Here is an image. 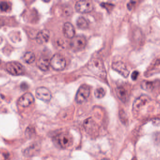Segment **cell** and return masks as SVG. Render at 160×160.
I'll use <instances>...</instances> for the list:
<instances>
[{
	"instance_id": "14",
	"label": "cell",
	"mask_w": 160,
	"mask_h": 160,
	"mask_svg": "<svg viewBox=\"0 0 160 160\" xmlns=\"http://www.w3.org/2000/svg\"><path fill=\"white\" fill-rule=\"evenodd\" d=\"M50 33L47 29L41 30L37 35L36 41L38 44H43L47 43L49 39Z\"/></svg>"
},
{
	"instance_id": "10",
	"label": "cell",
	"mask_w": 160,
	"mask_h": 160,
	"mask_svg": "<svg viewBox=\"0 0 160 160\" xmlns=\"http://www.w3.org/2000/svg\"><path fill=\"white\" fill-rule=\"evenodd\" d=\"M36 96L37 98L45 102H49L52 98V94L50 91L44 87H40L36 90Z\"/></svg>"
},
{
	"instance_id": "16",
	"label": "cell",
	"mask_w": 160,
	"mask_h": 160,
	"mask_svg": "<svg viewBox=\"0 0 160 160\" xmlns=\"http://www.w3.org/2000/svg\"><path fill=\"white\" fill-rule=\"evenodd\" d=\"M38 68L42 71H47L49 69L50 66V61L48 58L41 57L38 59L37 63Z\"/></svg>"
},
{
	"instance_id": "15",
	"label": "cell",
	"mask_w": 160,
	"mask_h": 160,
	"mask_svg": "<svg viewBox=\"0 0 160 160\" xmlns=\"http://www.w3.org/2000/svg\"><path fill=\"white\" fill-rule=\"evenodd\" d=\"M63 30L65 36L67 38L72 39L75 37V28L70 23H66L64 24Z\"/></svg>"
},
{
	"instance_id": "18",
	"label": "cell",
	"mask_w": 160,
	"mask_h": 160,
	"mask_svg": "<svg viewBox=\"0 0 160 160\" xmlns=\"http://www.w3.org/2000/svg\"><path fill=\"white\" fill-rule=\"evenodd\" d=\"M35 55L32 52H28L24 54L23 60L27 64H31L33 63L35 60Z\"/></svg>"
},
{
	"instance_id": "17",
	"label": "cell",
	"mask_w": 160,
	"mask_h": 160,
	"mask_svg": "<svg viewBox=\"0 0 160 160\" xmlns=\"http://www.w3.org/2000/svg\"><path fill=\"white\" fill-rule=\"evenodd\" d=\"M116 93L117 96L119 99L123 102H126L128 100V94L127 90L122 87H118L116 89Z\"/></svg>"
},
{
	"instance_id": "19",
	"label": "cell",
	"mask_w": 160,
	"mask_h": 160,
	"mask_svg": "<svg viewBox=\"0 0 160 160\" xmlns=\"http://www.w3.org/2000/svg\"><path fill=\"white\" fill-rule=\"evenodd\" d=\"M77 25L79 28L82 29H86L88 26V22L85 18L83 17H79L77 20Z\"/></svg>"
},
{
	"instance_id": "7",
	"label": "cell",
	"mask_w": 160,
	"mask_h": 160,
	"mask_svg": "<svg viewBox=\"0 0 160 160\" xmlns=\"http://www.w3.org/2000/svg\"><path fill=\"white\" fill-rule=\"evenodd\" d=\"M83 126L86 132L89 135L96 136L98 133V126L91 118H88L85 120Z\"/></svg>"
},
{
	"instance_id": "20",
	"label": "cell",
	"mask_w": 160,
	"mask_h": 160,
	"mask_svg": "<svg viewBox=\"0 0 160 160\" xmlns=\"http://www.w3.org/2000/svg\"><path fill=\"white\" fill-rule=\"evenodd\" d=\"M105 94L106 91L102 87H98L95 91V96L98 98H102L105 96Z\"/></svg>"
},
{
	"instance_id": "26",
	"label": "cell",
	"mask_w": 160,
	"mask_h": 160,
	"mask_svg": "<svg viewBox=\"0 0 160 160\" xmlns=\"http://www.w3.org/2000/svg\"><path fill=\"white\" fill-rule=\"evenodd\" d=\"M138 75H139V72L137 71H134L132 72V74L131 75V78L132 80H137V78H138Z\"/></svg>"
},
{
	"instance_id": "22",
	"label": "cell",
	"mask_w": 160,
	"mask_h": 160,
	"mask_svg": "<svg viewBox=\"0 0 160 160\" xmlns=\"http://www.w3.org/2000/svg\"><path fill=\"white\" fill-rule=\"evenodd\" d=\"M153 83L147 81H145L143 82L142 83V87L143 89L146 91H151L153 89Z\"/></svg>"
},
{
	"instance_id": "11",
	"label": "cell",
	"mask_w": 160,
	"mask_h": 160,
	"mask_svg": "<svg viewBox=\"0 0 160 160\" xmlns=\"http://www.w3.org/2000/svg\"><path fill=\"white\" fill-rule=\"evenodd\" d=\"M34 101V97L31 93H26L19 98L18 104L20 106L25 108L32 105Z\"/></svg>"
},
{
	"instance_id": "29",
	"label": "cell",
	"mask_w": 160,
	"mask_h": 160,
	"mask_svg": "<svg viewBox=\"0 0 160 160\" xmlns=\"http://www.w3.org/2000/svg\"><path fill=\"white\" fill-rule=\"evenodd\" d=\"M1 60H0V64H1Z\"/></svg>"
},
{
	"instance_id": "4",
	"label": "cell",
	"mask_w": 160,
	"mask_h": 160,
	"mask_svg": "<svg viewBox=\"0 0 160 160\" xmlns=\"http://www.w3.org/2000/svg\"><path fill=\"white\" fill-rule=\"evenodd\" d=\"M6 69L9 74L14 76L22 75L24 72L23 65L19 62L11 61L7 63Z\"/></svg>"
},
{
	"instance_id": "28",
	"label": "cell",
	"mask_w": 160,
	"mask_h": 160,
	"mask_svg": "<svg viewBox=\"0 0 160 160\" xmlns=\"http://www.w3.org/2000/svg\"><path fill=\"white\" fill-rule=\"evenodd\" d=\"M101 160H110L108 158H104L102 159Z\"/></svg>"
},
{
	"instance_id": "9",
	"label": "cell",
	"mask_w": 160,
	"mask_h": 160,
	"mask_svg": "<svg viewBox=\"0 0 160 160\" xmlns=\"http://www.w3.org/2000/svg\"><path fill=\"white\" fill-rule=\"evenodd\" d=\"M87 44V39L83 35H78L72 38L70 46L73 50L79 51L83 49Z\"/></svg>"
},
{
	"instance_id": "23",
	"label": "cell",
	"mask_w": 160,
	"mask_h": 160,
	"mask_svg": "<svg viewBox=\"0 0 160 160\" xmlns=\"http://www.w3.org/2000/svg\"><path fill=\"white\" fill-rule=\"evenodd\" d=\"M119 118L120 121L124 124H126L128 123V118L126 114L123 111H120L119 113Z\"/></svg>"
},
{
	"instance_id": "3",
	"label": "cell",
	"mask_w": 160,
	"mask_h": 160,
	"mask_svg": "<svg viewBox=\"0 0 160 160\" xmlns=\"http://www.w3.org/2000/svg\"><path fill=\"white\" fill-rule=\"evenodd\" d=\"M53 141L58 147L62 149L69 148L73 144V137L67 132H62L56 135Z\"/></svg>"
},
{
	"instance_id": "8",
	"label": "cell",
	"mask_w": 160,
	"mask_h": 160,
	"mask_svg": "<svg viewBox=\"0 0 160 160\" xmlns=\"http://www.w3.org/2000/svg\"><path fill=\"white\" fill-rule=\"evenodd\" d=\"M75 8L76 10L80 13H89L93 10L94 5L91 1L82 0L76 3Z\"/></svg>"
},
{
	"instance_id": "25",
	"label": "cell",
	"mask_w": 160,
	"mask_h": 160,
	"mask_svg": "<svg viewBox=\"0 0 160 160\" xmlns=\"http://www.w3.org/2000/svg\"><path fill=\"white\" fill-rule=\"evenodd\" d=\"M101 6L105 8L108 10H110L111 8L113 6V5L112 3H102Z\"/></svg>"
},
{
	"instance_id": "5",
	"label": "cell",
	"mask_w": 160,
	"mask_h": 160,
	"mask_svg": "<svg viewBox=\"0 0 160 160\" xmlns=\"http://www.w3.org/2000/svg\"><path fill=\"white\" fill-rule=\"evenodd\" d=\"M50 61V66L57 71L64 69L66 65V62L64 57L59 54H56L53 55Z\"/></svg>"
},
{
	"instance_id": "13",
	"label": "cell",
	"mask_w": 160,
	"mask_h": 160,
	"mask_svg": "<svg viewBox=\"0 0 160 160\" xmlns=\"http://www.w3.org/2000/svg\"><path fill=\"white\" fill-rule=\"evenodd\" d=\"M40 150V145L38 143H33L26 147L23 151V155L26 157H34L38 153Z\"/></svg>"
},
{
	"instance_id": "12",
	"label": "cell",
	"mask_w": 160,
	"mask_h": 160,
	"mask_svg": "<svg viewBox=\"0 0 160 160\" xmlns=\"http://www.w3.org/2000/svg\"><path fill=\"white\" fill-rule=\"evenodd\" d=\"M112 67L114 70L117 71L125 78H127L129 74V71L126 65L121 61H118L113 63Z\"/></svg>"
},
{
	"instance_id": "21",
	"label": "cell",
	"mask_w": 160,
	"mask_h": 160,
	"mask_svg": "<svg viewBox=\"0 0 160 160\" xmlns=\"http://www.w3.org/2000/svg\"><path fill=\"white\" fill-rule=\"evenodd\" d=\"M35 134V130L32 126L28 127L25 130V136L28 138H31Z\"/></svg>"
},
{
	"instance_id": "2",
	"label": "cell",
	"mask_w": 160,
	"mask_h": 160,
	"mask_svg": "<svg viewBox=\"0 0 160 160\" xmlns=\"http://www.w3.org/2000/svg\"><path fill=\"white\" fill-rule=\"evenodd\" d=\"M88 69L96 76L105 79L106 72L103 62L99 58L94 57L90 59L88 64Z\"/></svg>"
},
{
	"instance_id": "24",
	"label": "cell",
	"mask_w": 160,
	"mask_h": 160,
	"mask_svg": "<svg viewBox=\"0 0 160 160\" xmlns=\"http://www.w3.org/2000/svg\"><path fill=\"white\" fill-rule=\"evenodd\" d=\"M9 6L8 3L5 2L0 3V10L2 11H7L9 9Z\"/></svg>"
},
{
	"instance_id": "6",
	"label": "cell",
	"mask_w": 160,
	"mask_h": 160,
	"mask_svg": "<svg viewBox=\"0 0 160 160\" xmlns=\"http://www.w3.org/2000/svg\"><path fill=\"white\" fill-rule=\"evenodd\" d=\"M90 89L86 85H82L79 88L76 96V101L79 104L83 103L90 95Z\"/></svg>"
},
{
	"instance_id": "1",
	"label": "cell",
	"mask_w": 160,
	"mask_h": 160,
	"mask_svg": "<svg viewBox=\"0 0 160 160\" xmlns=\"http://www.w3.org/2000/svg\"><path fill=\"white\" fill-rule=\"evenodd\" d=\"M152 102V99L147 95H142L137 98L132 105L133 115L137 118H144L147 107Z\"/></svg>"
},
{
	"instance_id": "27",
	"label": "cell",
	"mask_w": 160,
	"mask_h": 160,
	"mask_svg": "<svg viewBox=\"0 0 160 160\" xmlns=\"http://www.w3.org/2000/svg\"><path fill=\"white\" fill-rule=\"evenodd\" d=\"M135 3H136V2H134V1L130 2L128 4V9H129L130 10L132 9V7H133V5L135 4Z\"/></svg>"
}]
</instances>
